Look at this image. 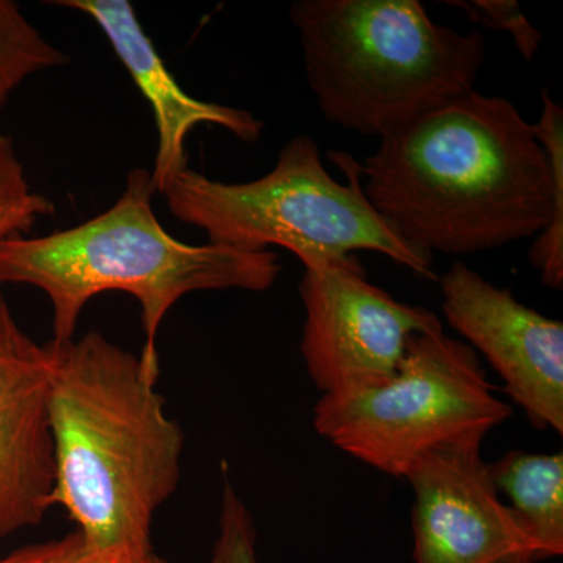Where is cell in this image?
<instances>
[{"mask_svg": "<svg viewBox=\"0 0 563 563\" xmlns=\"http://www.w3.org/2000/svg\"><path fill=\"white\" fill-rule=\"evenodd\" d=\"M448 324L499 374L539 431L563 433V322L455 262L440 279Z\"/></svg>", "mask_w": 563, "mask_h": 563, "instance_id": "obj_8", "label": "cell"}, {"mask_svg": "<svg viewBox=\"0 0 563 563\" xmlns=\"http://www.w3.org/2000/svg\"><path fill=\"white\" fill-rule=\"evenodd\" d=\"M51 3L91 18L131 74L133 84L151 103L158 135L151 179L157 195H165L174 180L190 168L185 141L199 124L225 129L244 144L261 140L265 122L251 111L199 101L181 90L129 0H54Z\"/></svg>", "mask_w": 563, "mask_h": 563, "instance_id": "obj_11", "label": "cell"}, {"mask_svg": "<svg viewBox=\"0 0 563 563\" xmlns=\"http://www.w3.org/2000/svg\"><path fill=\"white\" fill-rule=\"evenodd\" d=\"M151 172L135 168L109 210L76 228L0 243V287L31 285L47 296L52 340L76 336L96 296L122 291L139 302L141 355L161 363L158 329L173 307L195 291H266L282 272L276 252L228 244H188L163 229L152 199Z\"/></svg>", "mask_w": 563, "mask_h": 563, "instance_id": "obj_3", "label": "cell"}, {"mask_svg": "<svg viewBox=\"0 0 563 563\" xmlns=\"http://www.w3.org/2000/svg\"><path fill=\"white\" fill-rule=\"evenodd\" d=\"M144 563H168V562L163 561V559H162V558H158V555H157V554H154V555H152V558L150 559V561H146V562H144Z\"/></svg>", "mask_w": 563, "mask_h": 563, "instance_id": "obj_18", "label": "cell"}, {"mask_svg": "<svg viewBox=\"0 0 563 563\" xmlns=\"http://www.w3.org/2000/svg\"><path fill=\"white\" fill-rule=\"evenodd\" d=\"M55 214V203L33 191L9 135H0V243L24 236L41 218Z\"/></svg>", "mask_w": 563, "mask_h": 563, "instance_id": "obj_14", "label": "cell"}, {"mask_svg": "<svg viewBox=\"0 0 563 563\" xmlns=\"http://www.w3.org/2000/svg\"><path fill=\"white\" fill-rule=\"evenodd\" d=\"M290 20L318 110L361 135L474 90L485 62L483 33L437 24L418 0H296Z\"/></svg>", "mask_w": 563, "mask_h": 563, "instance_id": "obj_4", "label": "cell"}, {"mask_svg": "<svg viewBox=\"0 0 563 563\" xmlns=\"http://www.w3.org/2000/svg\"><path fill=\"white\" fill-rule=\"evenodd\" d=\"M46 344L0 298V539L43 523L55 483Z\"/></svg>", "mask_w": 563, "mask_h": 563, "instance_id": "obj_10", "label": "cell"}, {"mask_svg": "<svg viewBox=\"0 0 563 563\" xmlns=\"http://www.w3.org/2000/svg\"><path fill=\"white\" fill-rule=\"evenodd\" d=\"M499 495L539 548L540 561L563 554V454L509 451L487 463Z\"/></svg>", "mask_w": 563, "mask_h": 563, "instance_id": "obj_12", "label": "cell"}, {"mask_svg": "<svg viewBox=\"0 0 563 563\" xmlns=\"http://www.w3.org/2000/svg\"><path fill=\"white\" fill-rule=\"evenodd\" d=\"M68 63L69 55L32 24L20 3L0 0V111L25 80Z\"/></svg>", "mask_w": 563, "mask_h": 563, "instance_id": "obj_13", "label": "cell"}, {"mask_svg": "<svg viewBox=\"0 0 563 563\" xmlns=\"http://www.w3.org/2000/svg\"><path fill=\"white\" fill-rule=\"evenodd\" d=\"M529 122L476 90L380 136L361 172L373 209L417 250L465 255L532 239L543 285L563 287V111L542 90Z\"/></svg>", "mask_w": 563, "mask_h": 563, "instance_id": "obj_1", "label": "cell"}, {"mask_svg": "<svg viewBox=\"0 0 563 563\" xmlns=\"http://www.w3.org/2000/svg\"><path fill=\"white\" fill-rule=\"evenodd\" d=\"M0 563H101L88 553L77 531L60 539L25 544L9 554L0 555Z\"/></svg>", "mask_w": 563, "mask_h": 563, "instance_id": "obj_17", "label": "cell"}, {"mask_svg": "<svg viewBox=\"0 0 563 563\" xmlns=\"http://www.w3.org/2000/svg\"><path fill=\"white\" fill-rule=\"evenodd\" d=\"M55 483L51 507L76 523L101 563H144L152 529L177 490L184 432L157 390L161 363L99 332L46 343Z\"/></svg>", "mask_w": 563, "mask_h": 563, "instance_id": "obj_2", "label": "cell"}, {"mask_svg": "<svg viewBox=\"0 0 563 563\" xmlns=\"http://www.w3.org/2000/svg\"><path fill=\"white\" fill-rule=\"evenodd\" d=\"M512 415L493 393L479 355L444 331L418 333L387 383L322 395L313 426L340 451L393 477L422 455L483 444Z\"/></svg>", "mask_w": 563, "mask_h": 563, "instance_id": "obj_6", "label": "cell"}, {"mask_svg": "<svg viewBox=\"0 0 563 563\" xmlns=\"http://www.w3.org/2000/svg\"><path fill=\"white\" fill-rule=\"evenodd\" d=\"M446 3L461 9L472 22L509 33L525 60L536 58L543 35L526 20L520 5L514 0H448Z\"/></svg>", "mask_w": 563, "mask_h": 563, "instance_id": "obj_16", "label": "cell"}, {"mask_svg": "<svg viewBox=\"0 0 563 563\" xmlns=\"http://www.w3.org/2000/svg\"><path fill=\"white\" fill-rule=\"evenodd\" d=\"M336 158L347 184L328 173L317 141L296 135L282 147L272 172L258 179L229 184L188 168L163 198L174 218L201 229L209 243L252 251L284 247L303 269L373 251L435 279L432 255L404 242L373 209L357 163L350 155Z\"/></svg>", "mask_w": 563, "mask_h": 563, "instance_id": "obj_5", "label": "cell"}, {"mask_svg": "<svg viewBox=\"0 0 563 563\" xmlns=\"http://www.w3.org/2000/svg\"><path fill=\"white\" fill-rule=\"evenodd\" d=\"M483 444L422 455L404 479L412 487L415 563H536L539 548L503 503Z\"/></svg>", "mask_w": 563, "mask_h": 563, "instance_id": "obj_9", "label": "cell"}, {"mask_svg": "<svg viewBox=\"0 0 563 563\" xmlns=\"http://www.w3.org/2000/svg\"><path fill=\"white\" fill-rule=\"evenodd\" d=\"M301 354L322 395L387 383L418 333L443 331L426 307L398 301L366 279L358 258L303 269Z\"/></svg>", "mask_w": 563, "mask_h": 563, "instance_id": "obj_7", "label": "cell"}, {"mask_svg": "<svg viewBox=\"0 0 563 563\" xmlns=\"http://www.w3.org/2000/svg\"><path fill=\"white\" fill-rule=\"evenodd\" d=\"M207 563H261L254 518L225 474L220 529Z\"/></svg>", "mask_w": 563, "mask_h": 563, "instance_id": "obj_15", "label": "cell"}]
</instances>
